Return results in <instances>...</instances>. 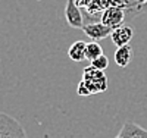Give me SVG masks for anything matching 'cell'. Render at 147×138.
I'll return each mask as SVG.
<instances>
[{
    "mask_svg": "<svg viewBox=\"0 0 147 138\" xmlns=\"http://www.w3.org/2000/svg\"><path fill=\"white\" fill-rule=\"evenodd\" d=\"M84 85L87 87L90 94H99L107 90V77L105 71L96 69L94 66H87L82 71V79Z\"/></svg>",
    "mask_w": 147,
    "mask_h": 138,
    "instance_id": "6da1fadb",
    "label": "cell"
},
{
    "mask_svg": "<svg viewBox=\"0 0 147 138\" xmlns=\"http://www.w3.org/2000/svg\"><path fill=\"white\" fill-rule=\"evenodd\" d=\"M0 138H28V135L13 116L0 112Z\"/></svg>",
    "mask_w": 147,
    "mask_h": 138,
    "instance_id": "7a4b0ae2",
    "label": "cell"
},
{
    "mask_svg": "<svg viewBox=\"0 0 147 138\" xmlns=\"http://www.w3.org/2000/svg\"><path fill=\"white\" fill-rule=\"evenodd\" d=\"M127 18V12L124 7H121L118 5H112L103 10V13L100 16V22L105 24L106 27H109L110 30H115L121 25H124Z\"/></svg>",
    "mask_w": 147,
    "mask_h": 138,
    "instance_id": "3957f363",
    "label": "cell"
},
{
    "mask_svg": "<svg viewBox=\"0 0 147 138\" xmlns=\"http://www.w3.org/2000/svg\"><path fill=\"white\" fill-rule=\"evenodd\" d=\"M65 18L69 27L72 28H82L84 27V16L77 0H68L65 6Z\"/></svg>",
    "mask_w": 147,
    "mask_h": 138,
    "instance_id": "277c9868",
    "label": "cell"
},
{
    "mask_svg": "<svg viewBox=\"0 0 147 138\" xmlns=\"http://www.w3.org/2000/svg\"><path fill=\"white\" fill-rule=\"evenodd\" d=\"M84 31V34L91 38L93 41H100V40H105L107 37H110V30L109 27H106L105 24H102L100 21L99 22H88V24H84V27L81 28Z\"/></svg>",
    "mask_w": 147,
    "mask_h": 138,
    "instance_id": "5b68a950",
    "label": "cell"
},
{
    "mask_svg": "<svg viewBox=\"0 0 147 138\" xmlns=\"http://www.w3.org/2000/svg\"><path fill=\"white\" fill-rule=\"evenodd\" d=\"M77 3L80 5V7H84L87 10L90 16L93 15L100 18L103 10L113 5V0H77Z\"/></svg>",
    "mask_w": 147,
    "mask_h": 138,
    "instance_id": "8992f818",
    "label": "cell"
},
{
    "mask_svg": "<svg viewBox=\"0 0 147 138\" xmlns=\"http://www.w3.org/2000/svg\"><path fill=\"white\" fill-rule=\"evenodd\" d=\"M115 138H147V129L132 120H127Z\"/></svg>",
    "mask_w": 147,
    "mask_h": 138,
    "instance_id": "52a82bcc",
    "label": "cell"
},
{
    "mask_svg": "<svg viewBox=\"0 0 147 138\" xmlns=\"http://www.w3.org/2000/svg\"><path fill=\"white\" fill-rule=\"evenodd\" d=\"M132 35H134V31L131 27H128V25H121V27L112 30V32H110V40H112V43L116 47H121V46L129 44Z\"/></svg>",
    "mask_w": 147,
    "mask_h": 138,
    "instance_id": "ba28073f",
    "label": "cell"
},
{
    "mask_svg": "<svg viewBox=\"0 0 147 138\" xmlns=\"http://www.w3.org/2000/svg\"><path fill=\"white\" fill-rule=\"evenodd\" d=\"M113 5L124 7L125 12L137 15L147 6V0H113Z\"/></svg>",
    "mask_w": 147,
    "mask_h": 138,
    "instance_id": "9c48e42d",
    "label": "cell"
},
{
    "mask_svg": "<svg viewBox=\"0 0 147 138\" xmlns=\"http://www.w3.org/2000/svg\"><path fill=\"white\" fill-rule=\"evenodd\" d=\"M131 60H132V47L129 44L118 47V50L115 52V63L119 68H127Z\"/></svg>",
    "mask_w": 147,
    "mask_h": 138,
    "instance_id": "30bf717a",
    "label": "cell"
},
{
    "mask_svg": "<svg viewBox=\"0 0 147 138\" xmlns=\"http://www.w3.org/2000/svg\"><path fill=\"white\" fill-rule=\"evenodd\" d=\"M85 46H87V43H84V41L72 43L68 48V57L74 62L84 60L85 59Z\"/></svg>",
    "mask_w": 147,
    "mask_h": 138,
    "instance_id": "8fae6325",
    "label": "cell"
},
{
    "mask_svg": "<svg viewBox=\"0 0 147 138\" xmlns=\"http://www.w3.org/2000/svg\"><path fill=\"white\" fill-rule=\"evenodd\" d=\"M103 55V48L99 43L96 41H90L87 43V46H85V59L87 60H94L96 57H99Z\"/></svg>",
    "mask_w": 147,
    "mask_h": 138,
    "instance_id": "7c38bea8",
    "label": "cell"
},
{
    "mask_svg": "<svg viewBox=\"0 0 147 138\" xmlns=\"http://www.w3.org/2000/svg\"><path fill=\"white\" fill-rule=\"evenodd\" d=\"M90 65L94 66L96 69L105 71V69H107V66H109V59H107L105 55H102V56H99V57H96L94 60H91Z\"/></svg>",
    "mask_w": 147,
    "mask_h": 138,
    "instance_id": "4fadbf2b",
    "label": "cell"
},
{
    "mask_svg": "<svg viewBox=\"0 0 147 138\" xmlns=\"http://www.w3.org/2000/svg\"><path fill=\"white\" fill-rule=\"evenodd\" d=\"M77 93H78V96L80 97H88V96H91L90 94V91L87 90V87L84 85V82L81 81L80 84H78V87H77Z\"/></svg>",
    "mask_w": 147,
    "mask_h": 138,
    "instance_id": "5bb4252c",
    "label": "cell"
}]
</instances>
